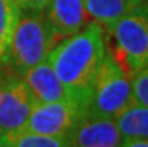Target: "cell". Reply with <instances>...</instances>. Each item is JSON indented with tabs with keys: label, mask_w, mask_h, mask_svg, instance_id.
<instances>
[{
	"label": "cell",
	"mask_w": 148,
	"mask_h": 147,
	"mask_svg": "<svg viewBox=\"0 0 148 147\" xmlns=\"http://www.w3.org/2000/svg\"><path fill=\"white\" fill-rule=\"evenodd\" d=\"M106 51L105 30L93 21L78 33L57 42L47 57L67 89L71 101L85 111L88 110L93 83Z\"/></svg>",
	"instance_id": "1"
},
{
	"label": "cell",
	"mask_w": 148,
	"mask_h": 147,
	"mask_svg": "<svg viewBox=\"0 0 148 147\" xmlns=\"http://www.w3.org/2000/svg\"><path fill=\"white\" fill-rule=\"evenodd\" d=\"M58 38L47 20L43 11L21 9L5 66L12 72L24 75L30 68L43 62Z\"/></svg>",
	"instance_id": "2"
},
{
	"label": "cell",
	"mask_w": 148,
	"mask_h": 147,
	"mask_svg": "<svg viewBox=\"0 0 148 147\" xmlns=\"http://www.w3.org/2000/svg\"><path fill=\"white\" fill-rule=\"evenodd\" d=\"M108 35L112 36L109 53L132 77L148 62V0L139 2Z\"/></svg>",
	"instance_id": "3"
},
{
	"label": "cell",
	"mask_w": 148,
	"mask_h": 147,
	"mask_svg": "<svg viewBox=\"0 0 148 147\" xmlns=\"http://www.w3.org/2000/svg\"><path fill=\"white\" fill-rule=\"evenodd\" d=\"M132 101L130 77L108 50L93 83L87 116L115 119Z\"/></svg>",
	"instance_id": "4"
},
{
	"label": "cell",
	"mask_w": 148,
	"mask_h": 147,
	"mask_svg": "<svg viewBox=\"0 0 148 147\" xmlns=\"http://www.w3.org/2000/svg\"><path fill=\"white\" fill-rule=\"evenodd\" d=\"M85 116L87 111L73 101L36 102L21 129L40 135L71 140L75 128Z\"/></svg>",
	"instance_id": "5"
},
{
	"label": "cell",
	"mask_w": 148,
	"mask_h": 147,
	"mask_svg": "<svg viewBox=\"0 0 148 147\" xmlns=\"http://www.w3.org/2000/svg\"><path fill=\"white\" fill-rule=\"evenodd\" d=\"M36 102L21 75L0 74V135L21 129Z\"/></svg>",
	"instance_id": "6"
},
{
	"label": "cell",
	"mask_w": 148,
	"mask_h": 147,
	"mask_svg": "<svg viewBox=\"0 0 148 147\" xmlns=\"http://www.w3.org/2000/svg\"><path fill=\"white\" fill-rule=\"evenodd\" d=\"M123 135L114 119L85 116L71 137L72 147H120Z\"/></svg>",
	"instance_id": "7"
},
{
	"label": "cell",
	"mask_w": 148,
	"mask_h": 147,
	"mask_svg": "<svg viewBox=\"0 0 148 147\" xmlns=\"http://www.w3.org/2000/svg\"><path fill=\"white\" fill-rule=\"evenodd\" d=\"M43 14L58 39L78 33L88 21L84 0H49Z\"/></svg>",
	"instance_id": "8"
},
{
	"label": "cell",
	"mask_w": 148,
	"mask_h": 147,
	"mask_svg": "<svg viewBox=\"0 0 148 147\" xmlns=\"http://www.w3.org/2000/svg\"><path fill=\"white\" fill-rule=\"evenodd\" d=\"M24 81L30 87L33 96L38 102H57V101H71L67 89L56 74L48 59L39 65L30 68L24 75Z\"/></svg>",
	"instance_id": "9"
},
{
	"label": "cell",
	"mask_w": 148,
	"mask_h": 147,
	"mask_svg": "<svg viewBox=\"0 0 148 147\" xmlns=\"http://www.w3.org/2000/svg\"><path fill=\"white\" fill-rule=\"evenodd\" d=\"M142 0H84L88 17L100 24L106 33Z\"/></svg>",
	"instance_id": "10"
},
{
	"label": "cell",
	"mask_w": 148,
	"mask_h": 147,
	"mask_svg": "<svg viewBox=\"0 0 148 147\" xmlns=\"http://www.w3.org/2000/svg\"><path fill=\"white\" fill-rule=\"evenodd\" d=\"M123 138L148 140V107L135 99L114 119Z\"/></svg>",
	"instance_id": "11"
},
{
	"label": "cell",
	"mask_w": 148,
	"mask_h": 147,
	"mask_svg": "<svg viewBox=\"0 0 148 147\" xmlns=\"http://www.w3.org/2000/svg\"><path fill=\"white\" fill-rule=\"evenodd\" d=\"M0 147H72L69 138L48 137L18 129L0 135Z\"/></svg>",
	"instance_id": "12"
},
{
	"label": "cell",
	"mask_w": 148,
	"mask_h": 147,
	"mask_svg": "<svg viewBox=\"0 0 148 147\" xmlns=\"http://www.w3.org/2000/svg\"><path fill=\"white\" fill-rule=\"evenodd\" d=\"M21 8L15 0H0V65H5Z\"/></svg>",
	"instance_id": "13"
},
{
	"label": "cell",
	"mask_w": 148,
	"mask_h": 147,
	"mask_svg": "<svg viewBox=\"0 0 148 147\" xmlns=\"http://www.w3.org/2000/svg\"><path fill=\"white\" fill-rule=\"evenodd\" d=\"M133 99L148 107V62L130 77Z\"/></svg>",
	"instance_id": "14"
},
{
	"label": "cell",
	"mask_w": 148,
	"mask_h": 147,
	"mask_svg": "<svg viewBox=\"0 0 148 147\" xmlns=\"http://www.w3.org/2000/svg\"><path fill=\"white\" fill-rule=\"evenodd\" d=\"M21 9H34V11H43V8L48 5L49 0H15Z\"/></svg>",
	"instance_id": "15"
},
{
	"label": "cell",
	"mask_w": 148,
	"mask_h": 147,
	"mask_svg": "<svg viewBox=\"0 0 148 147\" xmlns=\"http://www.w3.org/2000/svg\"><path fill=\"white\" fill-rule=\"evenodd\" d=\"M120 147H148V140L142 138H123Z\"/></svg>",
	"instance_id": "16"
}]
</instances>
